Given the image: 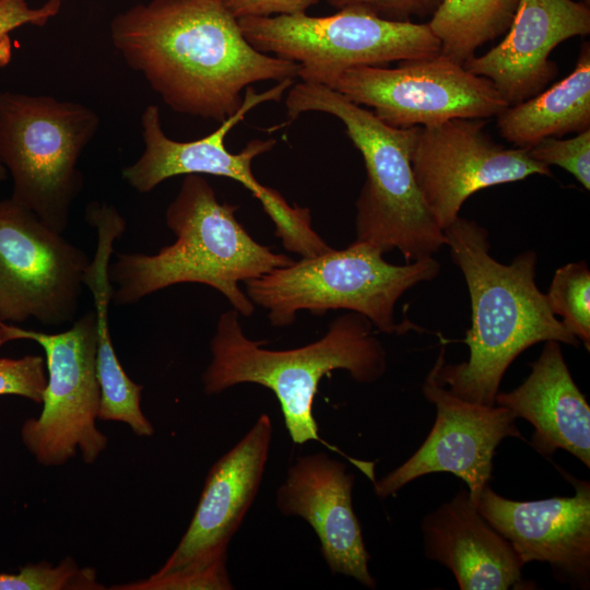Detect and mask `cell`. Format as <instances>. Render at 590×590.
Here are the masks:
<instances>
[{
    "label": "cell",
    "instance_id": "obj_1",
    "mask_svg": "<svg viewBox=\"0 0 590 590\" xmlns=\"http://www.w3.org/2000/svg\"><path fill=\"white\" fill-rule=\"evenodd\" d=\"M110 38L170 109L219 122L240 108L244 88L299 71L252 47L225 0L137 3L114 16Z\"/></svg>",
    "mask_w": 590,
    "mask_h": 590
},
{
    "label": "cell",
    "instance_id": "obj_2",
    "mask_svg": "<svg viewBox=\"0 0 590 590\" xmlns=\"http://www.w3.org/2000/svg\"><path fill=\"white\" fill-rule=\"evenodd\" d=\"M444 234L469 291L471 327L463 342L470 354L467 361L447 364L442 347L437 377L463 400L495 405L505 373L523 351L550 340L574 347L580 342L553 315L536 285L535 251H522L504 264L491 255L487 229L460 216Z\"/></svg>",
    "mask_w": 590,
    "mask_h": 590
},
{
    "label": "cell",
    "instance_id": "obj_3",
    "mask_svg": "<svg viewBox=\"0 0 590 590\" xmlns=\"http://www.w3.org/2000/svg\"><path fill=\"white\" fill-rule=\"evenodd\" d=\"M238 205L220 202L209 181L185 175L169 203L166 225L176 240L154 255L116 253L108 275L117 306L137 304L148 295L180 283H199L219 291L245 317L255 305L240 282L293 263L284 253L256 241L238 222Z\"/></svg>",
    "mask_w": 590,
    "mask_h": 590
},
{
    "label": "cell",
    "instance_id": "obj_4",
    "mask_svg": "<svg viewBox=\"0 0 590 590\" xmlns=\"http://www.w3.org/2000/svg\"><path fill=\"white\" fill-rule=\"evenodd\" d=\"M363 315L347 311L337 317L319 340L305 346L272 351L267 341L247 338L233 309L223 312L210 342L212 361L202 375L204 392L219 394L239 384L270 389L280 402L284 424L294 444L317 440L341 453L370 481L374 462L345 456L320 438L312 405L318 386L332 370L344 369L359 384H374L387 370V355Z\"/></svg>",
    "mask_w": 590,
    "mask_h": 590
},
{
    "label": "cell",
    "instance_id": "obj_5",
    "mask_svg": "<svg viewBox=\"0 0 590 590\" xmlns=\"http://www.w3.org/2000/svg\"><path fill=\"white\" fill-rule=\"evenodd\" d=\"M285 107L290 120L308 111L337 117L361 152L366 178L355 203L356 240L384 253L397 249L405 262L434 257L446 246L444 231L426 206L412 170L416 126H389L339 92L305 81L287 90Z\"/></svg>",
    "mask_w": 590,
    "mask_h": 590
},
{
    "label": "cell",
    "instance_id": "obj_6",
    "mask_svg": "<svg viewBox=\"0 0 590 590\" xmlns=\"http://www.w3.org/2000/svg\"><path fill=\"white\" fill-rule=\"evenodd\" d=\"M439 271L434 257L392 264L377 247L355 240L345 249L302 257L245 284L249 299L268 311L274 327L292 324L300 310L321 316L342 309L365 316L380 332L402 334L420 328L408 320L397 322V302Z\"/></svg>",
    "mask_w": 590,
    "mask_h": 590
},
{
    "label": "cell",
    "instance_id": "obj_7",
    "mask_svg": "<svg viewBox=\"0 0 590 590\" xmlns=\"http://www.w3.org/2000/svg\"><path fill=\"white\" fill-rule=\"evenodd\" d=\"M99 123L79 103L0 91V161L12 177L11 199L58 233L84 187L78 161Z\"/></svg>",
    "mask_w": 590,
    "mask_h": 590
},
{
    "label": "cell",
    "instance_id": "obj_8",
    "mask_svg": "<svg viewBox=\"0 0 590 590\" xmlns=\"http://www.w3.org/2000/svg\"><path fill=\"white\" fill-rule=\"evenodd\" d=\"M238 23L257 50L299 64L303 81L353 67L433 57L441 49L428 23L387 20L359 9L327 16L243 17Z\"/></svg>",
    "mask_w": 590,
    "mask_h": 590
},
{
    "label": "cell",
    "instance_id": "obj_9",
    "mask_svg": "<svg viewBox=\"0 0 590 590\" xmlns=\"http://www.w3.org/2000/svg\"><path fill=\"white\" fill-rule=\"evenodd\" d=\"M9 341L32 340L45 351L48 369L38 417L27 418L21 439L36 461L59 467L75 457L93 463L107 447L96 427L101 389L96 375L97 320L95 309L60 333L26 330L0 321Z\"/></svg>",
    "mask_w": 590,
    "mask_h": 590
},
{
    "label": "cell",
    "instance_id": "obj_10",
    "mask_svg": "<svg viewBox=\"0 0 590 590\" xmlns=\"http://www.w3.org/2000/svg\"><path fill=\"white\" fill-rule=\"evenodd\" d=\"M397 128L429 126L455 118L486 119L509 106L493 83L441 52L399 61L394 68L361 66L312 75Z\"/></svg>",
    "mask_w": 590,
    "mask_h": 590
},
{
    "label": "cell",
    "instance_id": "obj_11",
    "mask_svg": "<svg viewBox=\"0 0 590 590\" xmlns=\"http://www.w3.org/2000/svg\"><path fill=\"white\" fill-rule=\"evenodd\" d=\"M91 260L11 198L0 200V321L59 327L74 318Z\"/></svg>",
    "mask_w": 590,
    "mask_h": 590
},
{
    "label": "cell",
    "instance_id": "obj_12",
    "mask_svg": "<svg viewBox=\"0 0 590 590\" xmlns=\"http://www.w3.org/2000/svg\"><path fill=\"white\" fill-rule=\"evenodd\" d=\"M483 119L455 118L416 126L410 160L423 200L444 231L473 193L532 175L552 176L527 149L505 148L484 130Z\"/></svg>",
    "mask_w": 590,
    "mask_h": 590
},
{
    "label": "cell",
    "instance_id": "obj_13",
    "mask_svg": "<svg viewBox=\"0 0 590 590\" xmlns=\"http://www.w3.org/2000/svg\"><path fill=\"white\" fill-rule=\"evenodd\" d=\"M437 367L435 361L422 386L425 399L436 409L430 432L406 461L373 482L374 491L384 499L417 477L447 472L468 485L471 500L477 506L492 480L496 448L505 438L522 436L508 409L459 398L439 381Z\"/></svg>",
    "mask_w": 590,
    "mask_h": 590
},
{
    "label": "cell",
    "instance_id": "obj_14",
    "mask_svg": "<svg viewBox=\"0 0 590 590\" xmlns=\"http://www.w3.org/2000/svg\"><path fill=\"white\" fill-rule=\"evenodd\" d=\"M293 83L294 80L286 79L261 93L251 86L246 87L243 104L234 115L208 135L187 142L168 138L162 127L158 107L146 106L141 115L144 150L133 164L122 169V178L138 192L146 193L178 175L226 177L241 184L259 200L264 212L269 211L281 193L257 180L252 173V161L271 151L276 141L255 139L240 152L233 153L226 149L225 139L247 113L262 103L281 101Z\"/></svg>",
    "mask_w": 590,
    "mask_h": 590
},
{
    "label": "cell",
    "instance_id": "obj_15",
    "mask_svg": "<svg viewBox=\"0 0 590 590\" xmlns=\"http://www.w3.org/2000/svg\"><path fill=\"white\" fill-rule=\"evenodd\" d=\"M564 475L575 487L573 496L519 502L487 485L477 509L524 565L547 563L558 580L586 590L590 586V483Z\"/></svg>",
    "mask_w": 590,
    "mask_h": 590
},
{
    "label": "cell",
    "instance_id": "obj_16",
    "mask_svg": "<svg viewBox=\"0 0 590 590\" xmlns=\"http://www.w3.org/2000/svg\"><path fill=\"white\" fill-rule=\"evenodd\" d=\"M272 430L271 418L261 414L249 432L211 467L188 529L157 573L227 559L228 544L261 485Z\"/></svg>",
    "mask_w": 590,
    "mask_h": 590
},
{
    "label": "cell",
    "instance_id": "obj_17",
    "mask_svg": "<svg viewBox=\"0 0 590 590\" xmlns=\"http://www.w3.org/2000/svg\"><path fill=\"white\" fill-rule=\"evenodd\" d=\"M354 481L343 462L324 452L303 456L290 465L275 504L284 516L300 517L309 523L332 574L375 589L377 583L368 567L370 556L352 506Z\"/></svg>",
    "mask_w": 590,
    "mask_h": 590
},
{
    "label": "cell",
    "instance_id": "obj_18",
    "mask_svg": "<svg viewBox=\"0 0 590 590\" xmlns=\"http://www.w3.org/2000/svg\"><path fill=\"white\" fill-rule=\"evenodd\" d=\"M589 33L590 9L585 2L519 0L504 39L463 67L489 80L506 103L515 105L542 92L556 76L558 68L548 57L557 45Z\"/></svg>",
    "mask_w": 590,
    "mask_h": 590
},
{
    "label": "cell",
    "instance_id": "obj_19",
    "mask_svg": "<svg viewBox=\"0 0 590 590\" xmlns=\"http://www.w3.org/2000/svg\"><path fill=\"white\" fill-rule=\"evenodd\" d=\"M421 531L425 556L447 567L461 590L527 589L523 562L480 514L468 489L426 515Z\"/></svg>",
    "mask_w": 590,
    "mask_h": 590
},
{
    "label": "cell",
    "instance_id": "obj_20",
    "mask_svg": "<svg viewBox=\"0 0 590 590\" xmlns=\"http://www.w3.org/2000/svg\"><path fill=\"white\" fill-rule=\"evenodd\" d=\"M530 366L526 380L509 392H498L495 404L533 426L531 446L540 455L552 457L563 449L589 468L590 406L569 371L559 342L546 341Z\"/></svg>",
    "mask_w": 590,
    "mask_h": 590
},
{
    "label": "cell",
    "instance_id": "obj_21",
    "mask_svg": "<svg viewBox=\"0 0 590 590\" xmlns=\"http://www.w3.org/2000/svg\"><path fill=\"white\" fill-rule=\"evenodd\" d=\"M500 135L529 150L545 138L590 129V44L581 45L574 70L547 90L495 116Z\"/></svg>",
    "mask_w": 590,
    "mask_h": 590
},
{
    "label": "cell",
    "instance_id": "obj_22",
    "mask_svg": "<svg viewBox=\"0 0 590 590\" xmlns=\"http://www.w3.org/2000/svg\"><path fill=\"white\" fill-rule=\"evenodd\" d=\"M519 0H442L428 25L440 52L463 64L477 48L505 34Z\"/></svg>",
    "mask_w": 590,
    "mask_h": 590
},
{
    "label": "cell",
    "instance_id": "obj_23",
    "mask_svg": "<svg viewBox=\"0 0 590 590\" xmlns=\"http://www.w3.org/2000/svg\"><path fill=\"white\" fill-rule=\"evenodd\" d=\"M554 316L587 351L590 350V271L585 261L570 262L556 270L545 294Z\"/></svg>",
    "mask_w": 590,
    "mask_h": 590
},
{
    "label": "cell",
    "instance_id": "obj_24",
    "mask_svg": "<svg viewBox=\"0 0 590 590\" xmlns=\"http://www.w3.org/2000/svg\"><path fill=\"white\" fill-rule=\"evenodd\" d=\"M96 570L80 567L71 557L57 566L43 560L27 564L17 573H0V590H103Z\"/></svg>",
    "mask_w": 590,
    "mask_h": 590
},
{
    "label": "cell",
    "instance_id": "obj_25",
    "mask_svg": "<svg viewBox=\"0 0 590 590\" xmlns=\"http://www.w3.org/2000/svg\"><path fill=\"white\" fill-rule=\"evenodd\" d=\"M227 559L205 566H190L167 573H155L146 579L110 587L111 590H229L233 585Z\"/></svg>",
    "mask_w": 590,
    "mask_h": 590
},
{
    "label": "cell",
    "instance_id": "obj_26",
    "mask_svg": "<svg viewBox=\"0 0 590 590\" xmlns=\"http://www.w3.org/2000/svg\"><path fill=\"white\" fill-rule=\"evenodd\" d=\"M530 155L550 166L556 165L571 174L586 189H590V129L569 139L545 138L531 146Z\"/></svg>",
    "mask_w": 590,
    "mask_h": 590
},
{
    "label": "cell",
    "instance_id": "obj_27",
    "mask_svg": "<svg viewBox=\"0 0 590 590\" xmlns=\"http://www.w3.org/2000/svg\"><path fill=\"white\" fill-rule=\"evenodd\" d=\"M46 385L45 359L42 356L0 357V396H20L42 403Z\"/></svg>",
    "mask_w": 590,
    "mask_h": 590
},
{
    "label": "cell",
    "instance_id": "obj_28",
    "mask_svg": "<svg viewBox=\"0 0 590 590\" xmlns=\"http://www.w3.org/2000/svg\"><path fill=\"white\" fill-rule=\"evenodd\" d=\"M338 9H359L392 21L432 16L442 0H327Z\"/></svg>",
    "mask_w": 590,
    "mask_h": 590
},
{
    "label": "cell",
    "instance_id": "obj_29",
    "mask_svg": "<svg viewBox=\"0 0 590 590\" xmlns=\"http://www.w3.org/2000/svg\"><path fill=\"white\" fill-rule=\"evenodd\" d=\"M61 9V0H47L38 8L28 5L27 0H0V42L21 26H44Z\"/></svg>",
    "mask_w": 590,
    "mask_h": 590
},
{
    "label": "cell",
    "instance_id": "obj_30",
    "mask_svg": "<svg viewBox=\"0 0 590 590\" xmlns=\"http://www.w3.org/2000/svg\"><path fill=\"white\" fill-rule=\"evenodd\" d=\"M318 2L319 0H225L228 10L237 20L303 13Z\"/></svg>",
    "mask_w": 590,
    "mask_h": 590
},
{
    "label": "cell",
    "instance_id": "obj_31",
    "mask_svg": "<svg viewBox=\"0 0 590 590\" xmlns=\"http://www.w3.org/2000/svg\"><path fill=\"white\" fill-rule=\"evenodd\" d=\"M7 178H8V170L0 161V181L5 180Z\"/></svg>",
    "mask_w": 590,
    "mask_h": 590
},
{
    "label": "cell",
    "instance_id": "obj_32",
    "mask_svg": "<svg viewBox=\"0 0 590 590\" xmlns=\"http://www.w3.org/2000/svg\"><path fill=\"white\" fill-rule=\"evenodd\" d=\"M7 342H9L8 338L5 337L4 332L2 331V329L0 328V347L5 344Z\"/></svg>",
    "mask_w": 590,
    "mask_h": 590
},
{
    "label": "cell",
    "instance_id": "obj_33",
    "mask_svg": "<svg viewBox=\"0 0 590 590\" xmlns=\"http://www.w3.org/2000/svg\"><path fill=\"white\" fill-rule=\"evenodd\" d=\"M586 4H590V0H582Z\"/></svg>",
    "mask_w": 590,
    "mask_h": 590
}]
</instances>
